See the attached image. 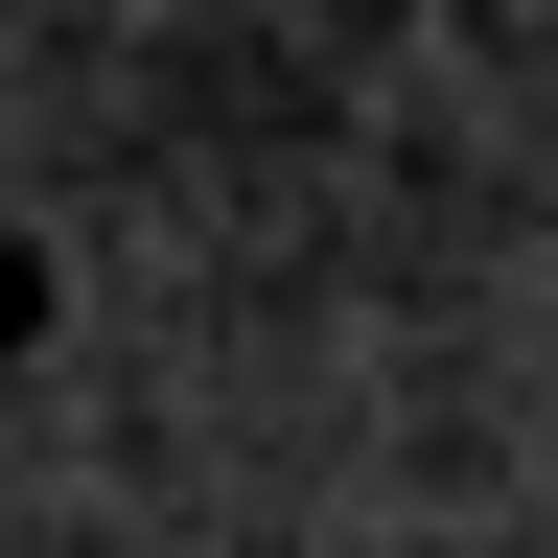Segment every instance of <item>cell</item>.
<instances>
[{"instance_id":"1","label":"cell","mask_w":558,"mask_h":558,"mask_svg":"<svg viewBox=\"0 0 558 558\" xmlns=\"http://www.w3.org/2000/svg\"><path fill=\"white\" fill-rule=\"evenodd\" d=\"M47 326H70V256H47V233H0V349H47Z\"/></svg>"}]
</instances>
